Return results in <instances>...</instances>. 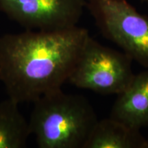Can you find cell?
<instances>
[{
	"label": "cell",
	"mask_w": 148,
	"mask_h": 148,
	"mask_svg": "<svg viewBox=\"0 0 148 148\" xmlns=\"http://www.w3.org/2000/svg\"><path fill=\"white\" fill-rule=\"evenodd\" d=\"M89 36L77 25L0 36V81L8 97L19 104L33 103L61 89Z\"/></svg>",
	"instance_id": "cell-1"
},
{
	"label": "cell",
	"mask_w": 148,
	"mask_h": 148,
	"mask_svg": "<svg viewBox=\"0 0 148 148\" xmlns=\"http://www.w3.org/2000/svg\"><path fill=\"white\" fill-rule=\"evenodd\" d=\"M33 104L29 126L38 147L84 148L98 121L86 98L61 88L40 96Z\"/></svg>",
	"instance_id": "cell-2"
},
{
	"label": "cell",
	"mask_w": 148,
	"mask_h": 148,
	"mask_svg": "<svg viewBox=\"0 0 148 148\" xmlns=\"http://www.w3.org/2000/svg\"><path fill=\"white\" fill-rule=\"evenodd\" d=\"M86 8L105 38L147 69L148 16L127 0H86Z\"/></svg>",
	"instance_id": "cell-3"
},
{
	"label": "cell",
	"mask_w": 148,
	"mask_h": 148,
	"mask_svg": "<svg viewBox=\"0 0 148 148\" xmlns=\"http://www.w3.org/2000/svg\"><path fill=\"white\" fill-rule=\"evenodd\" d=\"M132 60L124 51L103 46L90 36L68 82L103 95H118L134 76Z\"/></svg>",
	"instance_id": "cell-4"
},
{
	"label": "cell",
	"mask_w": 148,
	"mask_h": 148,
	"mask_svg": "<svg viewBox=\"0 0 148 148\" xmlns=\"http://www.w3.org/2000/svg\"><path fill=\"white\" fill-rule=\"evenodd\" d=\"M86 8V0H0V12L33 30L75 26Z\"/></svg>",
	"instance_id": "cell-5"
},
{
	"label": "cell",
	"mask_w": 148,
	"mask_h": 148,
	"mask_svg": "<svg viewBox=\"0 0 148 148\" xmlns=\"http://www.w3.org/2000/svg\"><path fill=\"white\" fill-rule=\"evenodd\" d=\"M116 95L110 117L137 130L148 127V68Z\"/></svg>",
	"instance_id": "cell-6"
},
{
	"label": "cell",
	"mask_w": 148,
	"mask_h": 148,
	"mask_svg": "<svg viewBox=\"0 0 148 148\" xmlns=\"http://www.w3.org/2000/svg\"><path fill=\"white\" fill-rule=\"evenodd\" d=\"M84 148H148L140 130L109 117L98 120Z\"/></svg>",
	"instance_id": "cell-7"
},
{
	"label": "cell",
	"mask_w": 148,
	"mask_h": 148,
	"mask_svg": "<svg viewBox=\"0 0 148 148\" xmlns=\"http://www.w3.org/2000/svg\"><path fill=\"white\" fill-rule=\"evenodd\" d=\"M19 103L8 97L0 102V148H23L29 135V121L18 108Z\"/></svg>",
	"instance_id": "cell-8"
},
{
	"label": "cell",
	"mask_w": 148,
	"mask_h": 148,
	"mask_svg": "<svg viewBox=\"0 0 148 148\" xmlns=\"http://www.w3.org/2000/svg\"><path fill=\"white\" fill-rule=\"evenodd\" d=\"M142 3H146L148 5V0H140Z\"/></svg>",
	"instance_id": "cell-9"
},
{
	"label": "cell",
	"mask_w": 148,
	"mask_h": 148,
	"mask_svg": "<svg viewBox=\"0 0 148 148\" xmlns=\"http://www.w3.org/2000/svg\"><path fill=\"white\" fill-rule=\"evenodd\" d=\"M147 142H148V138H147Z\"/></svg>",
	"instance_id": "cell-10"
}]
</instances>
